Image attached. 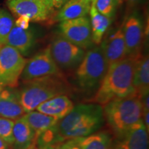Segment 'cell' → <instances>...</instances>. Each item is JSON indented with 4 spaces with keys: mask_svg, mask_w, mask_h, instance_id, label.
I'll return each instance as SVG.
<instances>
[{
    "mask_svg": "<svg viewBox=\"0 0 149 149\" xmlns=\"http://www.w3.org/2000/svg\"><path fill=\"white\" fill-rule=\"evenodd\" d=\"M91 25L92 29V37L94 44L100 45L106 31L109 29L112 22V19L99 13L95 7L94 3H91L90 11Z\"/></svg>",
    "mask_w": 149,
    "mask_h": 149,
    "instance_id": "cell-21",
    "label": "cell"
},
{
    "mask_svg": "<svg viewBox=\"0 0 149 149\" xmlns=\"http://www.w3.org/2000/svg\"><path fill=\"white\" fill-rule=\"evenodd\" d=\"M0 88H1V87H0Z\"/></svg>",
    "mask_w": 149,
    "mask_h": 149,
    "instance_id": "cell-33",
    "label": "cell"
},
{
    "mask_svg": "<svg viewBox=\"0 0 149 149\" xmlns=\"http://www.w3.org/2000/svg\"><path fill=\"white\" fill-rule=\"evenodd\" d=\"M22 117L34 131L36 139L39 135L53 127L58 122L57 119L43 114L35 110L25 113Z\"/></svg>",
    "mask_w": 149,
    "mask_h": 149,
    "instance_id": "cell-20",
    "label": "cell"
},
{
    "mask_svg": "<svg viewBox=\"0 0 149 149\" xmlns=\"http://www.w3.org/2000/svg\"><path fill=\"white\" fill-rule=\"evenodd\" d=\"M26 61L15 48L6 44L0 46V87H17Z\"/></svg>",
    "mask_w": 149,
    "mask_h": 149,
    "instance_id": "cell-6",
    "label": "cell"
},
{
    "mask_svg": "<svg viewBox=\"0 0 149 149\" xmlns=\"http://www.w3.org/2000/svg\"><path fill=\"white\" fill-rule=\"evenodd\" d=\"M13 26V16L6 10L0 8V46L5 44L7 37Z\"/></svg>",
    "mask_w": 149,
    "mask_h": 149,
    "instance_id": "cell-23",
    "label": "cell"
},
{
    "mask_svg": "<svg viewBox=\"0 0 149 149\" xmlns=\"http://www.w3.org/2000/svg\"><path fill=\"white\" fill-rule=\"evenodd\" d=\"M103 108L95 103L79 104L55 125L63 141L95 133L104 122Z\"/></svg>",
    "mask_w": 149,
    "mask_h": 149,
    "instance_id": "cell-2",
    "label": "cell"
},
{
    "mask_svg": "<svg viewBox=\"0 0 149 149\" xmlns=\"http://www.w3.org/2000/svg\"><path fill=\"white\" fill-rule=\"evenodd\" d=\"M14 120L0 117V137L8 146L13 144Z\"/></svg>",
    "mask_w": 149,
    "mask_h": 149,
    "instance_id": "cell-25",
    "label": "cell"
},
{
    "mask_svg": "<svg viewBox=\"0 0 149 149\" xmlns=\"http://www.w3.org/2000/svg\"><path fill=\"white\" fill-rule=\"evenodd\" d=\"M29 22L30 19L29 18H27L26 17L20 16L16 20L15 26L17 27L21 28L22 29L26 30L29 27Z\"/></svg>",
    "mask_w": 149,
    "mask_h": 149,
    "instance_id": "cell-28",
    "label": "cell"
},
{
    "mask_svg": "<svg viewBox=\"0 0 149 149\" xmlns=\"http://www.w3.org/2000/svg\"><path fill=\"white\" fill-rule=\"evenodd\" d=\"M133 86L135 94L140 96L149 91V58L148 55L140 54L137 57L134 67Z\"/></svg>",
    "mask_w": 149,
    "mask_h": 149,
    "instance_id": "cell-17",
    "label": "cell"
},
{
    "mask_svg": "<svg viewBox=\"0 0 149 149\" xmlns=\"http://www.w3.org/2000/svg\"><path fill=\"white\" fill-rule=\"evenodd\" d=\"M7 6L15 15L26 17L30 21L48 22L50 19L43 0H7Z\"/></svg>",
    "mask_w": 149,
    "mask_h": 149,
    "instance_id": "cell-10",
    "label": "cell"
},
{
    "mask_svg": "<svg viewBox=\"0 0 149 149\" xmlns=\"http://www.w3.org/2000/svg\"><path fill=\"white\" fill-rule=\"evenodd\" d=\"M100 46L109 66L126 58L127 55L123 24L108 38L102 41Z\"/></svg>",
    "mask_w": 149,
    "mask_h": 149,
    "instance_id": "cell-12",
    "label": "cell"
},
{
    "mask_svg": "<svg viewBox=\"0 0 149 149\" xmlns=\"http://www.w3.org/2000/svg\"><path fill=\"white\" fill-rule=\"evenodd\" d=\"M118 1H119V3H122V0H118Z\"/></svg>",
    "mask_w": 149,
    "mask_h": 149,
    "instance_id": "cell-31",
    "label": "cell"
},
{
    "mask_svg": "<svg viewBox=\"0 0 149 149\" xmlns=\"http://www.w3.org/2000/svg\"><path fill=\"white\" fill-rule=\"evenodd\" d=\"M60 74V69L52 57L48 45L26 61L21 78L24 83H26L38 78Z\"/></svg>",
    "mask_w": 149,
    "mask_h": 149,
    "instance_id": "cell-9",
    "label": "cell"
},
{
    "mask_svg": "<svg viewBox=\"0 0 149 149\" xmlns=\"http://www.w3.org/2000/svg\"><path fill=\"white\" fill-rule=\"evenodd\" d=\"M53 60L59 69L76 68L82 61L86 51L61 37H56L50 44Z\"/></svg>",
    "mask_w": 149,
    "mask_h": 149,
    "instance_id": "cell-7",
    "label": "cell"
},
{
    "mask_svg": "<svg viewBox=\"0 0 149 149\" xmlns=\"http://www.w3.org/2000/svg\"><path fill=\"white\" fill-rule=\"evenodd\" d=\"M43 1L50 15V20L69 0H43Z\"/></svg>",
    "mask_w": 149,
    "mask_h": 149,
    "instance_id": "cell-26",
    "label": "cell"
},
{
    "mask_svg": "<svg viewBox=\"0 0 149 149\" xmlns=\"http://www.w3.org/2000/svg\"><path fill=\"white\" fill-rule=\"evenodd\" d=\"M77 139L81 149H112L113 144L111 134L107 131L95 132Z\"/></svg>",
    "mask_w": 149,
    "mask_h": 149,
    "instance_id": "cell-22",
    "label": "cell"
},
{
    "mask_svg": "<svg viewBox=\"0 0 149 149\" xmlns=\"http://www.w3.org/2000/svg\"><path fill=\"white\" fill-rule=\"evenodd\" d=\"M36 141L35 134L23 117L15 120L13 126L14 149H26Z\"/></svg>",
    "mask_w": 149,
    "mask_h": 149,
    "instance_id": "cell-19",
    "label": "cell"
},
{
    "mask_svg": "<svg viewBox=\"0 0 149 149\" xmlns=\"http://www.w3.org/2000/svg\"><path fill=\"white\" fill-rule=\"evenodd\" d=\"M59 30L61 37L82 49H90L93 47L94 43L92 29L88 17L61 22L59 25Z\"/></svg>",
    "mask_w": 149,
    "mask_h": 149,
    "instance_id": "cell-8",
    "label": "cell"
},
{
    "mask_svg": "<svg viewBox=\"0 0 149 149\" xmlns=\"http://www.w3.org/2000/svg\"><path fill=\"white\" fill-rule=\"evenodd\" d=\"M24 84V87L19 92V97L26 113L35 111L46 100L69 91V85L62 74L38 78Z\"/></svg>",
    "mask_w": 149,
    "mask_h": 149,
    "instance_id": "cell-3",
    "label": "cell"
},
{
    "mask_svg": "<svg viewBox=\"0 0 149 149\" xmlns=\"http://www.w3.org/2000/svg\"><path fill=\"white\" fill-rule=\"evenodd\" d=\"M59 149H81L77 138L67 139L61 144Z\"/></svg>",
    "mask_w": 149,
    "mask_h": 149,
    "instance_id": "cell-27",
    "label": "cell"
},
{
    "mask_svg": "<svg viewBox=\"0 0 149 149\" xmlns=\"http://www.w3.org/2000/svg\"><path fill=\"white\" fill-rule=\"evenodd\" d=\"M0 149H9V146L0 137Z\"/></svg>",
    "mask_w": 149,
    "mask_h": 149,
    "instance_id": "cell-30",
    "label": "cell"
},
{
    "mask_svg": "<svg viewBox=\"0 0 149 149\" xmlns=\"http://www.w3.org/2000/svg\"><path fill=\"white\" fill-rule=\"evenodd\" d=\"M74 107L73 102L66 95L56 96L38 106L35 111L60 120L66 117Z\"/></svg>",
    "mask_w": 149,
    "mask_h": 149,
    "instance_id": "cell-15",
    "label": "cell"
},
{
    "mask_svg": "<svg viewBox=\"0 0 149 149\" xmlns=\"http://www.w3.org/2000/svg\"><path fill=\"white\" fill-rule=\"evenodd\" d=\"M91 6V3L88 0H69L48 22L52 24L87 17Z\"/></svg>",
    "mask_w": 149,
    "mask_h": 149,
    "instance_id": "cell-16",
    "label": "cell"
},
{
    "mask_svg": "<svg viewBox=\"0 0 149 149\" xmlns=\"http://www.w3.org/2000/svg\"><path fill=\"white\" fill-rule=\"evenodd\" d=\"M35 38L29 30L13 26L6 38L5 44L15 48L22 55H26L34 44Z\"/></svg>",
    "mask_w": 149,
    "mask_h": 149,
    "instance_id": "cell-18",
    "label": "cell"
},
{
    "mask_svg": "<svg viewBox=\"0 0 149 149\" xmlns=\"http://www.w3.org/2000/svg\"><path fill=\"white\" fill-rule=\"evenodd\" d=\"M126 3V6L128 10H131L134 8H135L142 0H124Z\"/></svg>",
    "mask_w": 149,
    "mask_h": 149,
    "instance_id": "cell-29",
    "label": "cell"
},
{
    "mask_svg": "<svg viewBox=\"0 0 149 149\" xmlns=\"http://www.w3.org/2000/svg\"><path fill=\"white\" fill-rule=\"evenodd\" d=\"M138 56L126 57L109 65L107 73L91 101L104 106L113 100L135 95L133 77L135 61Z\"/></svg>",
    "mask_w": 149,
    "mask_h": 149,
    "instance_id": "cell-1",
    "label": "cell"
},
{
    "mask_svg": "<svg viewBox=\"0 0 149 149\" xmlns=\"http://www.w3.org/2000/svg\"><path fill=\"white\" fill-rule=\"evenodd\" d=\"M93 2L99 13L110 19L114 17L119 4L118 0H94Z\"/></svg>",
    "mask_w": 149,
    "mask_h": 149,
    "instance_id": "cell-24",
    "label": "cell"
},
{
    "mask_svg": "<svg viewBox=\"0 0 149 149\" xmlns=\"http://www.w3.org/2000/svg\"><path fill=\"white\" fill-rule=\"evenodd\" d=\"M108 64L100 45L91 48L76 70V80L79 88L84 91L97 89L107 73Z\"/></svg>",
    "mask_w": 149,
    "mask_h": 149,
    "instance_id": "cell-5",
    "label": "cell"
},
{
    "mask_svg": "<svg viewBox=\"0 0 149 149\" xmlns=\"http://www.w3.org/2000/svg\"><path fill=\"white\" fill-rule=\"evenodd\" d=\"M19 92L10 88H0V117L16 120L25 114Z\"/></svg>",
    "mask_w": 149,
    "mask_h": 149,
    "instance_id": "cell-14",
    "label": "cell"
},
{
    "mask_svg": "<svg viewBox=\"0 0 149 149\" xmlns=\"http://www.w3.org/2000/svg\"><path fill=\"white\" fill-rule=\"evenodd\" d=\"M88 1H90V2H91V3H92V2H93V1H94V0H88Z\"/></svg>",
    "mask_w": 149,
    "mask_h": 149,
    "instance_id": "cell-32",
    "label": "cell"
},
{
    "mask_svg": "<svg viewBox=\"0 0 149 149\" xmlns=\"http://www.w3.org/2000/svg\"><path fill=\"white\" fill-rule=\"evenodd\" d=\"M119 139L112 149H148V131L142 120Z\"/></svg>",
    "mask_w": 149,
    "mask_h": 149,
    "instance_id": "cell-13",
    "label": "cell"
},
{
    "mask_svg": "<svg viewBox=\"0 0 149 149\" xmlns=\"http://www.w3.org/2000/svg\"><path fill=\"white\" fill-rule=\"evenodd\" d=\"M123 33L127 57H137L140 55L144 31L139 17L135 14L128 17L123 23Z\"/></svg>",
    "mask_w": 149,
    "mask_h": 149,
    "instance_id": "cell-11",
    "label": "cell"
},
{
    "mask_svg": "<svg viewBox=\"0 0 149 149\" xmlns=\"http://www.w3.org/2000/svg\"><path fill=\"white\" fill-rule=\"evenodd\" d=\"M103 111L104 120L119 138L142 120V104L136 95L109 102Z\"/></svg>",
    "mask_w": 149,
    "mask_h": 149,
    "instance_id": "cell-4",
    "label": "cell"
}]
</instances>
